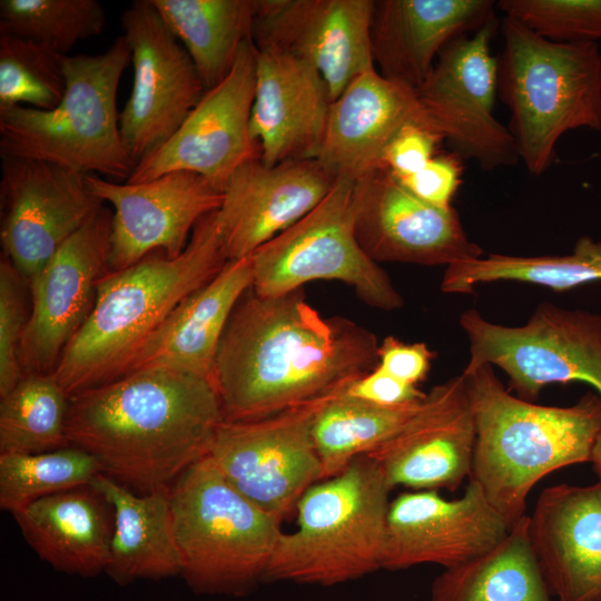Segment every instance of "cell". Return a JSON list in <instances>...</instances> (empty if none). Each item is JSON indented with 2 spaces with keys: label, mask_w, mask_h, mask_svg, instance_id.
I'll use <instances>...</instances> for the list:
<instances>
[{
  "label": "cell",
  "mask_w": 601,
  "mask_h": 601,
  "mask_svg": "<svg viewBox=\"0 0 601 601\" xmlns=\"http://www.w3.org/2000/svg\"><path fill=\"white\" fill-rule=\"evenodd\" d=\"M461 158L454 152L436 155L423 168L396 178L418 199L442 209L452 208V199L461 185Z\"/></svg>",
  "instance_id": "40"
},
{
  "label": "cell",
  "mask_w": 601,
  "mask_h": 601,
  "mask_svg": "<svg viewBox=\"0 0 601 601\" xmlns=\"http://www.w3.org/2000/svg\"><path fill=\"white\" fill-rule=\"evenodd\" d=\"M332 396L264 418L223 421L215 434L208 455L219 472L279 524L296 512L302 495L323 480L312 426Z\"/></svg>",
  "instance_id": "11"
},
{
  "label": "cell",
  "mask_w": 601,
  "mask_h": 601,
  "mask_svg": "<svg viewBox=\"0 0 601 601\" xmlns=\"http://www.w3.org/2000/svg\"><path fill=\"white\" fill-rule=\"evenodd\" d=\"M0 398V453H42L69 446V396L53 372L24 373Z\"/></svg>",
  "instance_id": "33"
},
{
  "label": "cell",
  "mask_w": 601,
  "mask_h": 601,
  "mask_svg": "<svg viewBox=\"0 0 601 601\" xmlns=\"http://www.w3.org/2000/svg\"><path fill=\"white\" fill-rule=\"evenodd\" d=\"M337 178L317 159L266 165L259 157L239 167L215 211L228 262L248 257L317 207Z\"/></svg>",
  "instance_id": "21"
},
{
  "label": "cell",
  "mask_w": 601,
  "mask_h": 601,
  "mask_svg": "<svg viewBox=\"0 0 601 601\" xmlns=\"http://www.w3.org/2000/svg\"><path fill=\"white\" fill-rule=\"evenodd\" d=\"M597 601H601V598H599Z\"/></svg>",
  "instance_id": "45"
},
{
  "label": "cell",
  "mask_w": 601,
  "mask_h": 601,
  "mask_svg": "<svg viewBox=\"0 0 601 601\" xmlns=\"http://www.w3.org/2000/svg\"><path fill=\"white\" fill-rule=\"evenodd\" d=\"M511 528L473 480L454 500L434 490L404 492L390 503L382 569L453 568L491 551Z\"/></svg>",
  "instance_id": "18"
},
{
  "label": "cell",
  "mask_w": 601,
  "mask_h": 601,
  "mask_svg": "<svg viewBox=\"0 0 601 601\" xmlns=\"http://www.w3.org/2000/svg\"><path fill=\"white\" fill-rule=\"evenodd\" d=\"M256 86V47L246 40L227 77L206 90L177 131L141 159L127 183L190 171L223 189L233 174L259 157L249 129Z\"/></svg>",
  "instance_id": "14"
},
{
  "label": "cell",
  "mask_w": 601,
  "mask_h": 601,
  "mask_svg": "<svg viewBox=\"0 0 601 601\" xmlns=\"http://www.w3.org/2000/svg\"><path fill=\"white\" fill-rule=\"evenodd\" d=\"M346 392L355 397L383 406L415 404L426 395L417 386L393 377L378 366L353 382Z\"/></svg>",
  "instance_id": "43"
},
{
  "label": "cell",
  "mask_w": 601,
  "mask_h": 601,
  "mask_svg": "<svg viewBox=\"0 0 601 601\" xmlns=\"http://www.w3.org/2000/svg\"><path fill=\"white\" fill-rule=\"evenodd\" d=\"M112 511V534L105 572L119 585L181 573L169 489L138 495L100 473L90 484Z\"/></svg>",
  "instance_id": "29"
},
{
  "label": "cell",
  "mask_w": 601,
  "mask_h": 601,
  "mask_svg": "<svg viewBox=\"0 0 601 601\" xmlns=\"http://www.w3.org/2000/svg\"><path fill=\"white\" fill-rule=\"evenodd\" d=\"M228 263L215 211L195 226L186 249L150 254L98 283L93 307L53 373L69 397L128 373L171 313Z\"/></svg>",
  "instance_id": "3"
},
{
  "label": "cell",
  "mask_w": 601,
  "mask_h": 601,
  "mask_svg": "<svg viewBox=\"0 0 601 601\" xmlns=\"http://www.w3.org/2000/svg\"><path fill=\"white\" fill-rule=\"evenodd\" d=\"M460 325L470 353L463 373L497 366L518 396L531 402L554 383H585L601 397V314L542 303L525 324L506 326L470 308Z\"/></svg>",
  "instance_id": "10"
},
{
  "label": "cell",
  "mask_w": 601,
  "mask_h": 601,
  "mask_svg": "<svg viewBox=\"0 0 601 601\" xmlns=\"http://www.w3.org/2000/svg\"><path fill=\"white\" fill-rule=\"evenodd\" d=\"M593 465V470L601 482V434L599 435L595 445L593 447L591 462Z\"/></svg>",
  "instance_id": "44"
},
{
  "label": "cell",
  "mask_w": 601,
  "mask_h": 601,
  "mask_svg": "<svg viewBox=\"0 0 601 601\" xmlns=\"http://www.w3.org/2000/svg\"><path fill=\"white\" fill-rule=\"evenodd\" d=\"M355 236L376 263L446 267L483 256L456 210L432 206L382 168L357 181Z\"/></svg>",
  "instance_id": "20"
},
{
  "label": "cell",
  "mask_w": 601,
  "mask_h": 601,
  "mask_svg": "<svg viewBox=\"0 0 601 601\" xmlns=\"http://www.w3.org/2000/svg\"><path fill=\"white\" fill-rule=\"evenodd\" d=\"M476 441L470 480L513 525L545 475L591 462L601 434V397L588 392L570 406L539 405L512 395L493 366L463 373Z\"/></svg>",
  "instance_id": "4"
},
{
  "label": "cell",
  "mask_w": 601,
  "mask_h": 601,
  "mask_svg": "<svg viewBox=\"0 0 601 601\" xmlns=\"http://www.w3.org/2000/svg\"><path fill=\"white\" fill-rule=\"evenodd\" d=\"M252 283L249 257L228 262L171 313L139 352L128 373L168 367L213 383L223 334Z\"/></svg>",
  "instance_id": "27"
},
{
  "label": "cell",
  "mask_w": 601,
  "mask_h": 601,
  "mask_svg": "<svg viewBox=\"0 0 601 601\" xmlns=\"http://www.w3.org/2000/svg\"><path fill=\"white\" fill-rule=\"evenodd\" d=\"M224 421L211 382L168 367L130 372L69 397V445L141 493L169 489L208 455Z\"/></svg>",
  "instance_id": "2"
},
{
  "label": "cell",
  "mask_w": 601,
  "mask_h": 601,
  "mask_svg": "<svg viewBox=\"0 0 601 601\" xmlns=\"http://www.w3.org/2000/svg\"><path fill=\"white\" fill-rule=\"evenodd\" d=\"M491 0L375 1L371 46L375 68L395 82L418 89L441 51L495 18Z\"/></svg>",
  "instance_id": "26"
},
{
  "label": "cell",
  "mask_w": 601,
  "mask_h": 601,
  "mask_svg": "<svg viewBox=\"0 0 601 601\" xmlns=\"http://www.w3.org/2000/svg\"><path fill=\"white\" fill-rule=\"evenodd\" d=\"M183 43L206 90L230 72L252 39L256 0H150Z\"/></svg>",
  "instance_id": "31"
},
{
  "label": "cell",
  "mask_w": 601,
  "mask_h": 601,
  "mask_svg": "<svg viewBox=\"0 0 601 601\" xmlns=\"http://www.w3.org/2000/svg\"><path fill=\"white\" fill-rule=\"evenodd\" d=\"M430 601H555L531 549L528 515L491 551L444 569Z\"/></svg>",
  "instance_id": "30"
},
{
  "label": "cell",
  "mask_w": 601,
  "mask_h": 601,
  "mask_svg": "<svg viewBox=\"0 0 601 601\" xmlns=\"http://www.w3.org/2000/svg\"><path fill=\"white\" fill-rule=\"evenodd\" d=\"M496 18L450 42L416 93L427 124L447 139L460 158L485 170L515 165V139L493 115L497 59L491 53Z\"/></svg>",
  "instance_id": "12"
},
{
  "label": "cell",
  "mask_w": 601,
  "mask_h": 601,
  "mask_svg": "<svg viewBox=\"0 0 601 601\" xmlns=\"http://www.w3.org/2000/svg\"><path fill=\"white\" fill-rule=\"evenodd\" d=\"M106 13L97 0H1L0 31L66 57L81 40L99 36Z\"/></svg>",
  "instance_id": "35"
},
{
  "label": "cell",
  "mask_w": 601,
  "mask_h": 601,
  "mask_svg": "<svg viewBox=\"0 0 601 601\" xmlns=\"http://www.w3.org/2000/svg\"><path fill=\"white\" fill-rule=\"evenodd\" d=\"M63 58L0 31V109L22 104L41 110L56 108L67 87Z\"/></svg>",
  "instance_id": "36"
},
{
  "label": "cell",
  "mask_w": 601,
  "mask_h": 601,
  "mask_svg": "<svg viewBox=\"0 0 601 601\" xmlns=\"http://www.w3.org/2000/svg\"><path fill=\"white\" fill-rule=\"evenodd\" d=\"M134 67L130 96L119 114L121 140L131 160L166 142L206 89L185 48L150 0L134 1L121 14Z\"/></svg>",
  "instance_id": "13"
},
{
  "label": "cell",
  "mask_w": 601,
  "mask_h": 601,
  "mask_svg": "<svg viewBox=\"0 0 601 601\" xmlns=\"http://www.w3.org/2000/svg\"><path fill=\"white\" fill-rule=\"evenodd\" d=\"M333 100L327 83L307 61L256 49V86L249 129L266 165L316 159Z\"/></svg>",
  "instance_id": "23"
},
{
  "label": "cell",
  "mask_w": 601,
  "mask_h": 601,
  "mask_svg": "<svg viewBox=\"0 0 601 601\" xmlns=\"http://www.w3.org/2000/svg\"><path fill=\"white\" fill-rule=\"evenodd\" d=\"M356 189L357 181L337 178L317 207L248 256L252 289L257 295L278 296L327 279L347 284L373 308L403 307L404 299L387 273L356 239Z\"/></svg>",
  "instance_id": "9"
},
{
  "label": "cell",
  "mask_w": 601,
  "mask_h": 601,
  "mask_svg": "<svg viewBox=\"0 0 601 601\" xmlns=\"http://www.w3.org/2000/svg\"><path fill=\"white\" fill-rule=\"evenodd\" d=\"M12 515L30 548L56 571L82 578L105 572L112 511L91 485L39 499Z\"/></svg>",
  "instance_id": "28"
},
{
  "label": "cell",
  "mask_w": 601,
  "mask_h": 601,
  "mask_svg": "<svg viewBox=\"0 0 601 601\" xmlns=\"http://www.w3.org/2000/svg\"><path fill=\"white\" fill-rule=\"evenodd\" d=\"M91 193L114 210L109 270L125 269L155 250L169 258L187 247L189 235L205 216L216 211L223 193L203 176L171 171L144 183H115L87 174Z\"/></svg>",
  "instance_id": "17"
},
{
  "label": "cell",
  "mask_w": 601,
  "mask_h": 601,
  "mask_svg": "<svg viewBox=\"0 0 601 601\" xmlns=\"http://www.w3.org/2000/svg\"><path fill=\"white\" fill-rule=\"evenodd\" d=\"M373 0H256L252 41L311 63L334 101L361 73L375 68Z\"/></svg>",
  "instance_id": "19"
},
{
  "label": "cell",
  "mask_w": 601,
  "mask_h": 601,
  "mask_svg": "<svg viewBox=\"0 0 601 601\" xmlns=\"http://www.w3.org/2000/svg\"><path fill=\"white\" fill-rule=\"evenodd\" d=\"M100 473L97 459L72 445L42 453H0V509L12 514L39 499L89 486Z\"/></svg>",
  "instance_id": "34"
},
{
  "label": "cell",
  "mask_w": 601,
  "mask_h": 601,
  "mask_svg": "<svg viewBox=\"0 0 601 601\" xmlns=\"http://www.w3.org/2000/svg\"><path fill=\"white\" fill-rule=\"evenodd\" d=\"M392 490L367 455L312 485L297 503L296 529L280 533L263 581L332 587L381 570Z\"/></svg>",
  "instance_id": "6"
},
{
  "label": "cell",
  "mask_w": 601,
  "mask_h": 601,
  "mask_svg": "<svg viewBox=\"0 0 601 601\" xmlns=\"http://www.w3.org/2000/svg\"><path fill=\"white\" fill-rule=\"evenodd\" d=\"M112 211L101 207L28 282L31 312L20 343L24 373L53 372L89 316L109 270Z\"/></svg>",
  "instance_id": "16"
},
{
  "label": "cell",
  "mask_w": 601,
  "mask_h": 601,
  "mask_svg": "<svg viewBox=\"0 0 601 601\" xmlns=\"http://www.w3.org/2000/svg\"><path fill=\"white\" fill-rule=\"evenodd\" d=\"M441 139L443 138L431 128L410 124L387 147L382 166L396 178L416 173L436 156Z\"/></svg>",
  "instance_id": "41"
},
{
  "label": "cell",
  "mask_w": 601,
  "mask_h": 601,
  "mask_svg": "<svg viewBox=\"0 0 601 601\" xmlns=\"http://www.w3.org/2000/svg\"><path fill=\"white\" fill-rule=\"evenodd\" d=\"M374 333L323 316L303 288L259 296L252 287L223 334L213 384L224 421L264 418L345 391L378 364Z\"/></svg>",
  "instance_id": "1"
},
{
  "label": "cell",
  "mask_w": 601,
  "mask_h": 601,
  "mask_svg": "<svg viewBox=\"0 0 601 601\" xmlns=\"http://www.w3.org/2000/svg\"><path fill=\"white\" fill-rule=\"evenodd\" d=\"M102 204L86 174L41 160L1 158L3 256L29 282Z\"/></svg>",
  "instance_id": "15"
},
{
  "label": "cell",
  "mask_w": 601,
  "mask_h": 601,
  "mask_svg": "<svg viewBox=\"0 0 601 601\" xmlns=\"http://www.w3.org/2000/svg\"><path fill=\"white\" fill-rule=\"evenodd\" d=\"M531 549L555 601L601 598V482L556 484L528 516Z\"/></svg>",
  "instance_id": "24"
},
{
  "label": "cell",
  "mask_w": 601,
  "mask_h": 601,
  "mask_svg": "<svg viewBox=\"0 0 601 601\" xmlns=\"http://www.w3.org/2000/svg\"><path fill=\"white\" fill-rule=\"evenodd\" d=\"M496 7L552 41L601 40V0H501Z\"/></svg>",
  "instance_id": "38"
},
{
  "label": "cell",
  "mask_w": 601,
  "mask_h": 601,
  "mask_svg": "<svg viewBox=\"0 0 601 601\" xmlns=\"http://www.w3.org/2000/svg\"><path fill=\"white\" fill-rule=\"evenodd\" d=\"M180 575L197 594L242 597L263 582L283 532L238 492L209 455L169 487Z\"/></svg>",
  "instance_id": "8"
},
{
  "label": "cell",
  "mask_w": 601,
  "mask_h": 601,
  "mask_svg": "<svg viewBox=\"0 0 601 601\" xmlns=\"http://www.w3.org/2000/svg\"><path fill=\"white\" fill-rule=\"evenodd\" d=\"M433 358L434 353L425 343L407 344L387 336L378 346L377 366L393 377L417 386L426 378Z\"/></svg>",
  "instance_id": "42"
},
{
  "label": "cell",
  "mask_w": 601,
  "mask_h": 601,
  "mask_svg": "<svg viewBox=\"0 0 601 601\" xmlns=\"http://www.w3.org/2000/svg\"><path fill=\"white\" fill-rule=\"evenodd\" d=\"M422 401L383 406L355 397L346 390L329 397L317 411L312 426L323 480L342 473L355 459L390 441L408 423Z\"/></svg>",
  "instance_id": "32"
},
{
  "label": "cell",
  "mask_w": 601,
  "mask_h": 601,
  "mask_svg": "<svg viewBox=\"0 0 601 601\" xmlns=\"http://www.w3.org/2000/svg\"><path fill=\"white\" fill-rule=\"evenodd\" d=\"M475 441L474 415L461 374L432 387L408 423L367 456L393 489L454 491L470 477Z\"/></svg>",
  "instance_id": "22"
},
{
  "label": "cell",
  "mask_w": 601,
  "mask_h": 601,
  "mask_svg": "<svg viewBox=\"0 0 601 601\" xmlns=\"http://www.w3.org/2000/svg\"><path fill=\"white\" fill-rule=\"evenodd\" d=\"M497 93L511 112L520 159L542 175L560 137L580 128L601 130V50L594 42H556L504 17Z\"/></svg>",
  "instance_id": "5"
},
{
  "label": "cell",
  "mask_w": 601,
  "mask_h": 601,
  "mask_svg": "<svg viewBox=\"0 0 601 601\" xmlns=\"http://www.w3.org/2000/svg\"><path fill=\"white\" fill-rule=\"evenodd\" d=\"M476 276L482 284L521 282L555 292L601 282V242L580 237L571 254L512 256L490 254L479 260Z\"/></svg>",
  "instance_id": "37"
},
{
  "label": "cell",
  "mask_w": 601,
  "mask_h": 601,
  "mask_svg": "<svg viewBox=\"0 0 601 601\" xmlns=\"http://www.w3.org/2000/svg\"><path fill=\"white\" fill-rule=\"evenodd\" d=\"M23 277L2 256L0 264V397L8 394L24 372L20 363V343L28 321Z\"/></svg>",
  "instance_id": "39"
},
{
  "label": "cell",
  "mask_w": 601,
  "mask_h": 601,
  "mask_svg": "<svg viewBox=\"0 0 601 601\" xmlns=\"http://www.w3.org/2000/svg\"><path fill=\"white\" fill-rule=\"evenodd\" d=\"M410 124L430 128L416 90L372 68L332 102L316 159L336 178L362 180L383 168L387 147Z\"/></svg>",
  "instance_id": "25"
},
{
  "label": "cell",
  "mask_w": 601,
  "mask_h": 601,
  "mask_svg": "<svg viewBox=\"0 0 601 601\" xmlns=\"http://www.w3.org/2000/svg\"><path fill=\"white\" fill-rule=\"evenodd\" d=\"M129 61L124 35L102 53L66 56L67 87L56 108L0 109L1 158L41 160L127 180L136 164L121 140L117 91Z\"/></svg>",
  "instance_id": "7"
}]
</instances>
